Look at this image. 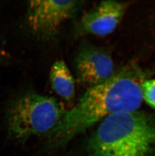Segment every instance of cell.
<instances>
[{
	"label": "cell",
	"instance_id": "6da1fadb",
	"mask_svg": "<svg viewBox=\"0 0 155 156\" xmlns=\"http://www.w3.org/2000/svg\"><path fill=\"white\" fill-rule=\"evenodd\" d=\"M146 77L140 67L130 64L114 72L105 81L90 87L74 107L64 112L50 133L51 144L64 146L109 115L137 111L143 100L142 85Z\"/></svg>",
	"mask_w": 155,
	"mask_h": 156
},
{
	"label": "cell",
	"instance_id": "7a4b0ae2",
	"mask_svg": "<svg viewBox=\"0 0 155 156\" xmlns=\"http://www.w3.org/2000/svg\"><path fill=\"white\" fill-rule=\"evenodd\" d=\"M91 156H151L155 152V116L136 111L104 118L90 139Z\"/></svg>",
	"mask_w": 155,
	"mask_h": 156
},
{
	"label": "cell",
	"instance_id": "3957f363",
	"mask_svg": "<svg viewBox=\"0 0 155 156\" xmlns=\"http://www.w3.org/2000/svg\"><path fill=\"white\" fill-rule=\"evenodd\" d=\"M64 112L54 98L33 92L18 94L9 101L5 111L8 137L21 141L50 133Z\"/></svg>",
	"mask_w": 155,
	"mask_h": 156
},
{
	"label": "cell",
	"instance_id": "277c9868",
	"mask_svg": "<svg viewBox=\"0 0 155 156\" xmlns=\"http://www.w3.org/2000/svg\"><path fill=\"white\" fill-rule=\"evenodd\" d=\"M78 1H32L29 2L27 21L34 34L46 40L57 35L61 24L75 16L82 5Z\"/></svg>",
	"mask_w": 155,
	"mask_h": 156
},
{
	"label": "cell",
	"instance_id": "5b68a950",
	"mask_svg": "<svg viewBox=\"0 0 155 156\" xmlns=\"http://www.w3.org/2000/svg\"><path fill=\"white\" fill-rule=\"evenodd\" d=\"M75 66L79 83L89 88L107 80L114 73L109 52L87 41L79 48Z\"/></svg>",
	"mask_w": 155,
	"mask_h": 156
},
{
	"label": "cell",
	"instance_id": "8992f818",
	"mask_svg": "<svg viewBox=\"0 0 155 156\" xmlns=\"http://www.w3.org/2000/svg\"><path fill=\"white\" fill-rule=\"evenodd\" d=\"M127 5L115 1L101 2L77 23L75 37L105 36L113 33L122 21Z\"/></svg>",
	"mask_w": 155,
	"mask_h": 156
},
{
	"label": "cell",
	"instance_id": "52a82bcc",
	"mask_svg": "<svg viewBox=\"0 0 155 156\" xmlns=\"http://www.w3.org/2000/svg\"><path fill=\"white\" fill-rule=\"evenodd\" d=\"M50 80L53 90L67 101H71L75 94L73 77L63 61H56L50 71Z\"/></svg>",
	"mask_w": 155,
	"mask_h": 156
},
{
	"label": "cell",
	"instance_id": "ba28073f",
	"mask_svg": "<svg viewBox=\"0 0 155 156\" xmlns=\"http://www.w3.org/2000/svg\"><path fill=\"white\" fill-rule=\"evenodd\" d=\"M142 90L143 100L151 107L155 109V79L143 81Z\"/></svg>",
	"mask_w": 155,
	"mask_h": 156
},
{
	"label": "cell",
	"instance_id": "9c48e42d",
	"mask_svg": "<svg viewBox=\"0 0 155 156\" xmlns=\"http://www.w3.org/2000/svg\"><path fill=\"white\" fill-rule=\"evenodd\" d=\"M11 57L8 53L0 49V66L8 63L10 60Z\"/></svg>",
	"mask_w": 155,
	"mask_h": 156
}]
</instances>
